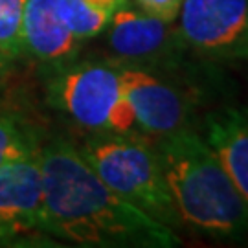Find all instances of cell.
<instances>
[{"instance_id":"1","label":"cell","mask_w":248,"mask_h":248,"mask_svg":"<svg viewBox=\"0 0 248 248\" xmlns=\"http://www.w3.org/2000/svg\"><path fill=\"white\" fill-rule=\"evenodd\" d=\"M46 232L52 239L89 248H173V228L114 193L81 156L55 136L39 145Z\"/></svg>"},{"instance_id":"2","label":"cell","mask_w":248,"mask_h":248,"mask_svg":"<svg viewBox=\"0 0 248 248\" xmlns=\"http://www.w3.org/2000/svg\"><path fill=\"white\" fill-rule=\"evenodd\" d=\"M158 138L155 149L180 224L217 241L245 239L248 202L212 145L189 127Z\"/></svg>"},{"instance_id":"3","label":"cell","mask_w":248,"mask_h":248,"mask_svg":"<svg viewBox=\"0 0 248 248\" xmlns=\"http://www.w3.org/2000/svg\"><path fill=\"white\" fill-rule=\"evenodd\" d=\"M114 193L169 228H182L156 149L131 134L94 133L78 147Z\"/></svg>"},{"instance_id":"4","label":"cell","mask_w":248,"mask_h":248,"mask_svg":"<svg viewBox=\"0 0 248 248\" xmlns=\"http://www.w3.org/2000/svg\"><path fill=\"white\" fill-rule=\"evenodd\" d=\"M48 103L92 133L131 134L136 116L125 96L118 64L64 62L48 81Z\"/></svg>"},{"instance_id":"5","label":"cell","mask_w":248,"mask_h":248,"mask_svg":"<svg viewBox=\"0 0 248 248\" xmlns=\"http://www.w3.org/2000/svg\"><path fill=\"white\" fill-rule=\"evenodd\" d=\"M52 241L37 151L0 166V247H57Z\"/></svg>"},{"instance_id":"6","label":"cell","mask_w":248,"mask_h":248,"mask_svg":"<svg viewBox=\"0 0 248 248\" xmlns=\"http://www.w3.org/2000/svg\"><path fill=\"white\" fill-rule=\"evenodd\" d=\"M178 15L187 50L210 61L248 59V0H182Z\"/></svg>"},{"instance_id":"7","label":"cell","mask_w":248,"mask_h":248,"mask_svg":"<svg viewBox=\"0 0 248 248\" xmlns=\"http://www.w3.org/2000/svg\"><path fill=\"white\" fill-rule=\"evenodd\" d=\"M105 30L118 66H136L151 72L162 66L177 68L187 50L175 22L129 8V2L112 15Z\"/></svg>"},{"instance_id":"8","label":"cell","mask_w":248,"mask_h":248,"mask_svg":"<svg viewBox=\"0 0 248 248\" xmlns=\"http://www.w3.org/2000/svg\"><path fill=\"white\" fill-rule=\"evenodd\" d=\"M120 78L136 124L147 134L164 136L189 127L191 103L173 83L136 66H120Z\"/></svg>"},{"instance_id":"9","label":"cell","mask_w":248,"mask_h":248,"mask_svg":"<svg viewBox=\"0 0 248 248\" xmlns=\"http://www.w3.org/2000/svg\"><path fill=\"white\" fill-rule=\"evenodd\" d=\"M24 53L59 66L74 61L81 41L72 33L64 17L62 0H26L22 15Z\"/></svg>"},{"instance_id":"10","label":"cell","mask_w":248,"mask_h":248,"mask_svg":"<svg viewBox=\"0 0 248 248\" xmlns=\"http://www.w3.org/2000/svg\"><path fill=\"white\" fill-rule=\"evenodd\" d=\"M206 142L248 202V110L224 108L210 114L206 120Z\"/></svg>"},{"instance_id":"11","label":"cell","mask_w":248,"mask_h":248,"mask_svg":"<svg viewBox=\"0 0 248 248\" xmlns=\"http://www.w3.org/2000/svg\"><path fill=\"white\" fill-rule=\"evenodd\" d=\"M129 0H62L64 17L81 43L99 35L118 9Z\"/></svg>"},{"instance_id":"12","label":"cell","mask_w":248,"mask_h":248,"mask_svg":"<svg viewBox=\"0 0 248 248\" xmlns=\"http://www.w3.org/2000/svg\"><path fill=\"white\" fill-rule=\"evenodd\" d=\"M39 138L20 118L0 112V166L39 151Z\"/></svg>"},{"instance_id":"13","label":"cell","mask_w":248,"mask_h":248,"mask_svg":"<svg viewBox=\"0 0 248 248\" xmlns=\"http://www.w3.org/2000/svg\"><path fill=\"white\" fill-rule=\"evenodd\" d=\"M26 0H0V59L11 62L24 53L22 15Z\"/></svg>"},{"instance_id":"14","label":"cell","mask_w":248,"mask_h":248,"mask_svg":"<svg viewBox=\"0 0 248 248\" xmlns=\"http://www.w3.org/2000/svg\"><path fill=\"white\" fill-rule=\"evenodd\" d=\"M133 2L143 13L162 18V20H168V22L177 20L180 4H182V0H133Z\"/></svg>"},{"instance_id":"15","label":"cell","mask_w":248,"mask_h":248,"mask_svg":"<svg viewBox=\"0 0 248 248\" xmlns=\"http://www.w3.org/2000/svg\"><path fill=\"white\" fill-rule=\"evenodd\" d=\"M8 64L4 59H0V87H2V83H4V78H6V70H8Z\"/></svg>"}]
</instances>
